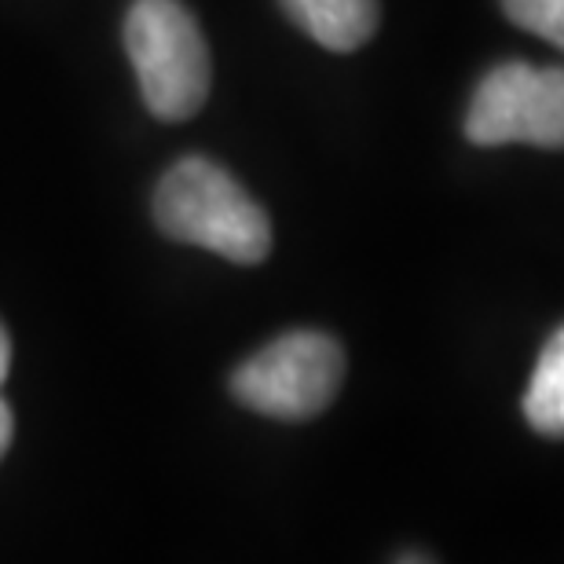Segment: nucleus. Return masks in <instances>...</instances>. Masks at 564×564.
<instances>
[{"instance_id":"nucleus-1","label":"nucleus","mask_w":564,"mask_h":564,"mask_svg":"<svg viewBox=\"0 0 564 564\" xmlns=\"http://www.w3.org/2000/svg\"><path fill=\"white\" fill-rule=\"evenodd\" d=\"M154 220L173 242L202 246L235 264H261L272 253V220L228 169L187 154L154 191Z\"/></svg>"},{"instance_id":"nucleus-2","label":"nucleus","mask_w":564,"mask_h":564,"mask_svg":"<svg viewBox=\"0 0 564 564\" xmlns=\"http://www.w3.org/2000/svg\"><path fill=\"white\" fill-rule=\"evenodd\" d=\"M126 52L143 104L162 121H187L209 96V48L180 0H137L126 15Z\"/></svg>"},{"instance_id":"nucleus-3","label":"nucleus","mask_w":564,"mask_h":564,"mask_svg":"<svg viewBox=\"0 0 564 564\" xmlns=\"http://www.w3.org/2000/svg\"><path fill=\"white\" fill-rule=\"evenodd\" d=\"M345 381V352L323 330H290L231 375L242 408L279 422H308L334 403Z\"/></svg>"},{"instance_id":"nucleus-4","label":"nucleus","mask_w":564,"mask_h":564,"mask_svg":"<svg viewBox=\"0 0 564 564\" xmlns=\"http://www.w3.org/2000/svg\"><path fill=\"white\" fill-rule=\"evenodd\" d=\"M466 137L477 147L528 143L564 147V70L561 66L499 63L484 74L466 110Z\"/></svg>"},{"instance_id":"nucleus-5","label":"nucleus","mask_w":564,"mask_h":564,"mask_svg":"<svg viewBox=\"0 0 564 564\" xmlns=\"http://www.w3.org/2000/svg\"><path fill=\"white\" fill-rule=\"evenodd\" d=\"M282 11L330 52H356L375 37L381 19L378 0H282Z\"/></svg>"},{"instance_id":"nucleus-6","label":"nucleus","mask_w":564,"mask_h":564,"mask_svg":"<svg viewBox=\"0 0 564 564\" xmlns=\"http://www.w3.org/2000/svg\"><path fill=\"white\" fill-rule=\"evenodd\" d=\"M524 419L535 433L564 436V326L550 334L524 392Z\"/></svg>"},{"instance_id":"nucleus-7","label":"nucleus","mask_w":564,"mask_h":564,"mask_svg":"<svg viewBox=\"0 0 564 564\" xmlns=\"http://www.w3.org/2000/svg\"><path fill=\"white\" fill-rule=\"evenodd\" d=\"M502 11L521 30L557 44L564 52V0H502Z\"/></svg>"},{"instance_id":"nucleus-8","label":"nucleus","mask_w":564,"mask_h":564,"mask_svg":"<svg viewBox=\"0 0 564 564\" xmlns=\"http://www.w3.org/2000/svg\"><path fill=\"white\" fill-rule=\"evenodd\" d=\"M11 433H15V419H11L8 403L0 400V458H4V451L11 447Z\"/></svg>"},{"instance_id":"nucleus-9","label":"nucleus","mask_w":564,"mask_h":564,"mask_svg":"<svg viewBox=\"0 0 564 564\" xmlns=\"http://www.w3.org/2000/svg\"><path fill=\"white\" fill-rule=\"evenodd\" d=\"M8 367H11V337L4 326H0V386H4V378H8Z\"/></svg>"}]
</instances>
